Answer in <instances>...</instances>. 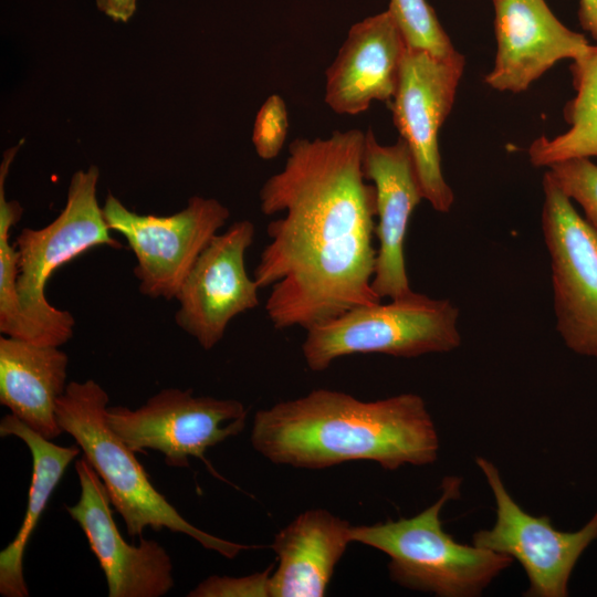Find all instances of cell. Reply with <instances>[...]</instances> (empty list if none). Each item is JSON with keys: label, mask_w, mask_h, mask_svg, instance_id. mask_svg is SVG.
I'll use <instances>...</instances> for the list:
<instances>
[{"label": "cell", "mask_w": 597, "mask_h": 597, "mask_svg": "<svg viewBox=\"0 0 597 597\" xmlns=\"http://www.w3.org/2000/svg\"><path fill=\"white\" fill-rule=\"evenodd\" d=\"M365 133L335 130L296 138L283 169L262 186L270 242L253 279L271 286L265 302L276 329L305 331L352 308L381 302L371 289L376 189L363 172Z\"/></svg>", "instance_id": "1"}, {"label": "cell", "mask_w": 597, "mask_h": 597, "mask_svg": "<svg viewBox=\"0 0 597 597\" xmlns=\"http://www.w3.org/2000/svg\"><path fill=\"white\" fill-rule=\"evenodd\" d=\"M251 444L273 463L326 469L374 461L385 470L426 465L438 458L434 422L419 395L363 401L332 389L256 411Z\"/></svg>", "instance_id": "2"}, {"label": "cell", "mask_w": 597, "mask_h": 597, "mask_svg": "<svg viewBox=\"0 0 597 597\" xmlns=\"http://www.w3.org/2000/svg\"><path fill=\"white\" fill-rule=\"evenodd\" d=\"M108 400L107 392L95 380L71 381L56 401V419L103 481L128 535L142 537L148 527L157 532L167 528L230 559L253 548L207 533L181 516L150 482L136 453L109 428Z\"/></svg>", "instance_id": "3"}, {"label": "cell", "mask_w": 597, "mask_h": 597, "mask_svg": "<svg viewBox=\"0 0 597 597\" xmlns=\"http://www.w3.org/2000/svg\"><path fill=\"white\" fill-rule=\"evenodd\" d=\"M461 478L446 476L440 498L409 519L353 526L352 542L389 556L390 578L400 586L440 597H474L513 563V558L458 543L442 527L440 513L460 496Z\"/></svg>", "instance_id": "4"}, {"label": "cell", "mask_w": 597, "mask_h": 597, "mask_svg": "<svg viewBox=\"0 0 597 597\" xmlns=\"http://www.w3.org/2000/svg\"><path fill=\"white\" fill-rule=\"evenodd\" d=\"M96 166L76 171L61 213L41 229L24 228L14 245L19 252L17 290L33 343L61 346L73 336L75 318L48 301L45 286L62 265L101 245L122 249L105 222L96 197Z\"/></svg>", "instance_id": "5"}, {"label": "cell", "mask_w": 597, "mask_h": 597, "mask_svg": "<svg viewBox=\"0 0 597 597\" xmlns=\"http://www.w3.org/2000/svg\"><path fill=\"white\" fill-rule=\"evenodd\" d=\"M458 317L459 310L449 300L411 291L307 328L302 353L312 371L326 370L335 359L354 354L411 358L448 353L461 344Z\"/></svg>", "instance_id": "6"}, {"label": "cell", "mask_w": 597, "mask_h": 597, "mask_svg": "<svg viewBox=\"0 0 597 597\" xmlns=\"http://www.w3.org/2000/svg\"><path fill=\"white\" fill-rule=\"evenodd\" d=\"M109 230L121 233L135 258L133 270L142 294L172 300L230 212L213 198L191 197L171 216L138 214L108 193L102 207Z\"/></svg>", "instance_id": "7"}, {"label": "cell", "mask_w": 597, "mask_h": 597, "mask_svg": "<svg viewBox=\"0 0 597 597\" xmlns=\"http://www.w3.org/2000/svg\"><path fill=\"white\" fill-rule=\"evenodd\" d=\"M247 413L235 399L196 397L192 389L166 388L135 410L107 407L106 420L135 453L155 450L167 465L188 468L190 458L209 465L207 449L239 434Z\"/></svg>", "instance_id": "8"}, {"label": "cell", "mask_w": 597, "mask_h": 597, "mask_svg": "<svg viewBox=\"0 0 597 597\" xmlns=\"http://www.w3.org/2000/svg\"><path fill=\"white\" fill-rule=\"evenodd\" d=\"M542 229L551 258L556 328L573 352L597 358V230L545 172Z\"/></svg>", "instance_id": "9"}, {"label": "cell", "mask_w": 597, "mask_h": 597, "mask_svg": "<svg viewBox=\"0 0 597 597\" xmlns=\"http://www.w3.org/2000/svg\"><path fill=\"white\" fill-rule=\"evenodd\" d=\"M464 64L458 51L439 56L407 48L389 103L394 124L410 149L423 199L438 212H449L454 200L442 174L438 137L451 112Z\"/></svg>", "instance_id": "10"}, {"label": "cell", "mask_w": 597, "mask_h": 597, "mask_svg": "<svg viewBox=\"0 0 597 597\" xmlns=\"http://www.w3.org/2000/svg\"><path fill=\"white\" fill-rule=\"evenodd\" d=\"M475 462L493 493L496 519L473 534L472 544L516 559L528 578L525 596L566 597L577 561L597 540V511L580 530L559 531L547 515L533 516L514 501L491 461L478 457Z\"/></svg>", "instance_id": "11"}, {"label": "cell", "mask_w": 597, "mask_h": 597, "mask_svg": "<svg viewBox=\"0 0 597 597\" xmlns=\"http://www.w3.org/2000/svg\"><path fill=\"white\" fill-rule=\"evenodd\" d=\"M255 235L249 220L217 233L199 254L176 300V324L206 350L224 336L229 323L259 305V285L245 269V252Z\"/></svg>", "instance_id": "12"}, {"label": "cell", "mask_w": 597, "mask_h": 597, "mask_svg": "<svg viewBox=\"0 0 597 597\" xmlns=\"http://www.w3.org/2000/svg\"><path fill=\"white\" fill-rule=\"evenodd\" d=\"M81 494L65 506L80 525L105 575L109 597H160L174 587L172 562L154 540L126 542L115 523L106 486L85 458L75 462Z\"/></svg>", "instance_id": "13"}, {"label": "cell", "mask_w": 597, "mask_h": 597, "mask_svg": "<svg viewBox=\"0 0 597 597\" xmlns=\"http://www.w3.org/2000/svg\"><path fill=\"white\" fill-rule=\"evenodd\" d=\"M363 172L376 189L378 248L371 289L380 300H392L412 291L406 269L405 239L410 217L423 195L410 149L400 137L392 145H381L373 130L367 129Z\"/></svg>", "instance_id": "14"}, {"label": "cell", "mask_w": 597, "mask_h": 597, "mask_svg": "<svg viewBox=\"0 0 597 597\" xmlns=\"http://www.w3.org/2000/svg\"><path fill=\"white\" fill-rule=\"evenodd\" d=\"M498 51L485 83L521 93L555 63L589 48L585 35L565 27L544 0H493Z\"/></svg>", "instance_id": "15"}, {"label": "cell", "mask_w": 597, "mask_h": 597, "mask_svg": "<svg viewBox=\"0 0 597 597\" xmlns=\"http://www.w3.org/2000/svg\"><path fill=\"white\" fill-rule=\"evenodd\" d=\"M407 48L388 9L355 23L326 70L325 103L346 115L365 112L374 101L390 103Z\"/></svg>", "instance_id": "16"}, {"label": "cell", "mask_w": 597, "mask_h": 597, "mask_svg": "<svg viewBox=\"0 0 597 597\" xmlns=\"http://www.w3.org/2000/svg\"><path fill=\"white\" fill-rule=\"evenodd\" d=\"M353 525L324 509L307 510L279 531L271 548L279 564L271 597H322L352 542Z\"/></svg>", "instance_id": "17"}, {"label": "cell", "mask_w": 597, "mask_h": 597, "mask_svg": "<svg viewBox=\"0 0 597 597\" xmlns=\"http://www.w3.org/2000/svg\"><path fill=\"white\" fill-rule=\"evenodd\" d=\"M67 355L59 346L0 336V404L45 439L63 433L56 401L64 394Z\"/></svg>", "instance_id": "18"}, {"label": "cell", "mask_w": 597, "mask_h": 597, "mask_svg": "<svg viewBox=\"0 0 597 597\" xmlns=\"http://www.w3.org/2000/svg\"><path fill=\"white\" fill-rule=\"evenodd\" d=\"M0 436L22 440L32 455V479L25 514L13 540L0 552V594L4 597H27L29 589L23 575L27 544L41 515L70 463L78 455L80 446H57L43 438L10 413L0 421Z\"/></svg>", "instance_id": "19"}, {"label": "cell", "mask_w": 597, "mask_h": 597, "mask_svg": "<svg viewBox=\"0 0 597 597\" xmlns=\"http://www.w3.org/2000/svg\"><path fill=\"white\" fill-rule=\"evenodd\" d=\"M575 96L564 107L568 129L552 138L541 136L528 147L535 167L573 157H597V43L570 65Z\"/></svg>", "instance_id": "20"}, {"label": "cell", "mask_w": 597, "mask_h": 597, "mask_svg": "<svg viewBox=\"0 0 597 597\" xmlns=\"http://www.w3.org/2000/svg\"><path fill=\"white\" fill-rule=\"evenodd\" d=\"M19 148L15 145L6 150L0 166V333L33 343L17 290L19 252L9 242L10 230L20 220L23 208L17 200L8 201L4 192L6 178Z\"/></svg>", "instance_id": "21"}, {"label": "cell", "mask_w": 597, "mask_h": 597, "mask_svg": "<svg viewBox=\"0 0 597 597\" xmlns=\"http://www.w3.org/2000/svg\"><path fill=\"white\" fill-rule=\"evenodd\" d=\"M388 10L395 18L408 48L447 56L455 52L427 0H390Z\"/></svg>", "instance_id": "22"}, {"label": "cell", "mask_w": 597, "mask_h": 597, "mask_svg": "<svg viewBox=\"0 0 597 597\" xmlns=\"http://www.w3.org/2000/svg\"><path fill=\"white\" fill-rule=\"evenodd\" d=\"M546 174L570 200L585 212L597 230V165L589 157H573L549 165Z\"/></svg>", "instance_id": "23"}, {"label": "cell", "mask_w": 597, "mask_h": 597, "mask_svg": "<svg viewBox=\"0 0 597 597\" xmlns=\"http://www.w3.org/2000/svg\"><path fill=\"white\" fill-rule=\"evenodd\" d=\"M289 130L287 108L284 100L270 95L260 107L252 133V143L258 156L270 160L281 151Z\"/></svg>", "instance_id": "24"}, {"label": "cell", "mask_w": 597, "mask_h": 597, "mask_svg": "<svg viewBox=\"0 0 597 597\" xmlns=\"http://www.w3.org/2000/svg\"><path fill=\"white\" fill-rule=\"evenodd\" d=\"M273 564L262 573L242 577L210 576L188 593L189 597H271Z\"/></svg>", "instance_id": "25"}, {"label": "cell", "mask_w": 597, "mask_h": 597, "mask_svg": "<svg viewBox=\"0 0 597 597\" xmlns=\"http://www.w3.org/2000/svg\"><path fill=\"white\" fill-rule=\"evenodd\" d=\"M137 0H96L101 12L116 22H127L136 10Z\"/></svg>", "instance_id": "26"}, {"label": "cell", "mask_w": 597, "mask_h": 597, "mask_svg": "<svg viewBox=\"0 0 597 597\" xmlns=\"http://www.w3.org/2000/svg\"><path fill=\"white\" fill-rule=\"evenodd\" d=\"M578 18L582 28L589 32L597 43V0H580Z\"/></svg>", "instance_id": "27"}]
</instances>
